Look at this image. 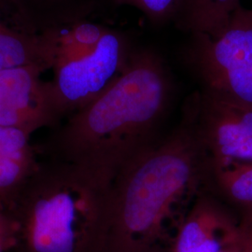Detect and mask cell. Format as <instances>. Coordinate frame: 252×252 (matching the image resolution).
Wrapping results in <instances>:
<instances>
[{"mask_svg":"<svg viewBox=\"0 0 252 252\" xmlns=\"http://www.w3.org/2000/svg\"><path fill=\"white\" fill-rule=\"evenodd\" d=\"M35 66L0 71V126L13 127L34 134L44 127H55L48 81Z\"/></svg>","mask_w":252,"mask_h":252,"instance_id":"7","label":"cell"},{"mask_svg":"<svg viewBox=\"0 0 252 252\" xmlns=\"http://www.w3.org/2000/svg\"><path fill=\"white\" fill-rule=\"evenodd\" d=\"M236 245L239 252H252V223L239 224Z\"/></svg>","mask_w":252,"mask_h":252,"instance_id":"18","label":"cell"},{"mask_svg":"<svg viewBox=\"0 0 252 252\" xmlns=\"http://www.w3.org/2000/svg\"><path fill=\"white\" fill-rule=\"evenodd\" d=\"M37 162L36 154L0 157V204L8 207L36 168Z\"/></svg>","mask_w":252,"mask_h":252,"instance_id":"14","label":"cell"},{"mask_svg":"<svg viewBox=\"0 0 252 252\" xmlns=\"http://www.w3.org/2000/svg\"><path fill=\"white\" fill-rule=\"evenodd\" d=\"M136 49L132 37L110 28L93 51L54 63L49 92L59 123L96 99L124 73Z\"/></svg>","mask_w":252,"mask_h":252,"instance_id":"5","label":"cell"},{"mask_svg":"<svg viewBox=\"0 0 252 252\" xmlns=\"http://www.w3.org/2000/svg\"><path fill=\"white\" fill-rule=\"evenodd\" d=\"M27 30L44 33L89 20L108 0H7Z\"/></svg>","mask_w":252,"mask_h":252,"instance_id":"9","label":"cell"},{"mask_svg":"<svg viewBox=\"0 0 252 252\" xmlns=\"http://www.w3.org/2000/svg\"><path fill=\"white\" fill-rule=\"evenodd\" d=\"M220 252H239V250H238L237 245H236V242H235L233 245H230V246L226 247L225 249H223Z\"/></svg>","mask_w":252,"mask_h":252,"instance_id":"20","label":"cell"},{"mask_svg":"<svg viewBox=\"0 0 252 252\" xmlns=\"http://www.w3.org/2000/svg\"><path fill=\"white\" fill-rule=\"evenodd\" d=\"M212 166L214 193L234 211L239 224L252 223V162Z\"/></svg>","mask_w":252,"mask_h":252,"instance_id":"11","label":"cell"},{"mask_svg":"<svg viewBox=\"0 0 252 252\" xmlns=\"http://www.w3.org/2000/svg\"><path fill=\"white\" fill-rule=\"evenodd\" d=\"M32 133L13 127L0 126V157H19L36 154L31 145Z\"/></svg>","mask_w":252,"mask_h":252,"instance_id":"16","label":"cell"},{"mask_svg":"<svg viewBox=\"0 0 252 252\" xmlns=\"http://www.w3.org/2000/svg\"><path fill=\"white\" fill-rule=\"evenodd\" d=\"M190 35L184 59L200 90L252 107V9H235L216 36Z\"/></svg>","mask_w":252,"mask_h":252,"instance_id":"4","label":"cell"},{"mask_svg":"<svg viewBox=\"0 0 252 252\" xmlns=\"http://www.w3.org/2000/svg\"><path fill=\"white\" fill-rule=\"evenodd\" d=\"M108 29L109 27L104 25L84 20L48 31L54 40V63L60 60L74 58L93 51L99 44Z\"/></svg>","mask_w":252,"mask_h":252,"instance_id":"13","label":"cell"},{"mask_svg":"<svg viewBox=\"0 0 252 252\" xmlns=\"http://www.w3.org/2000/svg\"><path fill=\"white\" fill-rule=\"evenodd\" d=\"M184 106L193 118L212 164L252 162V107L194 92Z\"/></svg>","mask_w":252,"mask_h":252,"instance_id":"6","label":"cell"},{"mask_svg":"<svg viewBox=\"0 0 252 252\" xmlns=\"http://www.w3.org/2000/svg\"><path fill=\"white\" fill-rule=\"evenodd\" d=\"M7 16H8V18L10 21H14L18 25L19 27H21L25 29V27H24L23 23L21 22V20L19 18L17 13L14 11V9H12V7L7 2V0H0V19L6 21L5 18H7ZM6 22H8V21H6Z\"/></svg>","mask_w":252,"mask_h":252,"instance_id":"19","label":"cell"},{"mask_svg":"<svg viewBox=\"0 0 252 252\" xmlns=\"http://www.w3.org/2000/svg\"><path fill=\"white\" fill-rule=\"evenodd\" d=\"M113 181L74 162L38 161L8 208L16 252H105Z\"/></svg>","mask_w":252,"mask_h":252,"instance_id":"3","label":"cell"},{"mask_svg":"<svg viewBox=\"0 0 252 252\" xmlns=\"http://www.w3.org/2000/svg\"><path fill=\"white\" fill-rule=\"evenodd\" d=\"M212 161L184 106L180 125L118 174L105 252H171L201 194L213 190Z\"/></svg>","mask_w":252,"mask_h":252,"instance_id":"1","label":"cell"},{"mask_svg":"<svg viewBox=\"0 0 252 252\" xmlns=\"http://www.w3.org/2000/svg\"><path fill=\"white\" fill-rule=\"evenodd\" d=\"M239 220L234 211L208 190L199 196L180 226L171 252H220L236 242Z\"/></svg>","mask_w":252,"mask_h":252,"instance_id":"8","label":"cell"},{"mask_svg":"<svg viewBox=\"0 0 252 252\" xmlns=\"http://www.w3.org/2000/svg\"><path fill=\"white\" fill-rule=\"evenodd\" d=\"M109 7L129 6L140 10L154 25L177 24L184 0H108Z\"/></svg>","mask_w":252,"mask_h":252,"instance_id":"15","label":"cell"},{"mask_svg":"<svg viewBox=\"0 0 252 252\" xmlns=\"http://www.w3.org/2000/svg\"><path fill=\"white\" fill-rule=\"evenodd\" d=\"M172 94L171 75L162 56L136 48L117 80L55 128L39 152L114 181L125 166L160 139Z\"/></svg>","mask_w":252,"mask_h":252,"instance_id":"2","label":"cell"},{"mask_svg":"<svg viewBox=\"0 0 252 252\" xmlns=\"http://www.w3.org/2000/svg\"><path fill=\"white\" fill-rule=\"evenodd\" d=\"M241 6L240 0H184L177 27L192 33L214 36Z\"/></svg>","mask_w":252,"mask_h":252,"instance_id":"12","label":"cell"},{"mask_svg":"<svg viewBox=\"0 0 252 252\" xmlns=\"http://www.w3.org/2000/svg\"><path fill=\"white\" fill-rule=\"evenodd\" d=\"M55 59L54 41L49 33H36L0 19V71L35 66L44 72Z\"/></svg>","mask_w":252,"mask_h":252,"instance_id":"10","label":"cell"},{"mask_svg":"<svg viewBox=\"0 0 252 252\" xmlns=\"http://www.w3.org/2000/svg\"><path fill=\"white\" fill-rule=\"evenodd\" d=\"M18 227L9 208L0 204V252L15 251Z\"/></svg>","mask_w":252,"mask_h":252,"instance_id":"17","label":"cell"}]
</instances>
